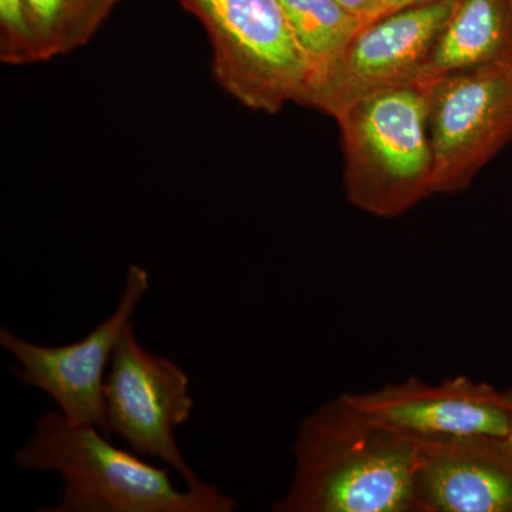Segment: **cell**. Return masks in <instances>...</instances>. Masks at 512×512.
Masks as SVG:
<instances>
[{"instance_id": "10", "label": "cell", "mask_w": 512, "mask_h": 512, "mask_svg": "<svg viewBox=\"0 0 512 512\" xmlns=\"http://www.w3.org/2000/svg\"><path fill=\"white\" fill-rule=\"evenodd\" d=\"M412 512H512L507 437L416 440Z\"/></svg>"}, {"instance_id": "4", "label": "cell", "mask_w": 512, "mask_h": 512, "mask_svg": "<svg viewBox=\"0 0 512 512\" xmlns=\"http://www.w3.org/2000/svg\"><path fill=\"white\" fill-rule=\"evenodd\" d=\"M207 30L212 73L252 110L305 104L309 73L279 0H178Z\"/></svg>"}, {"instance_id": "9", "label": "cell", "mask_w": 512, "mask_h": 512, "mask_svg": "<svg viewBox=\"0 0 512 512\" xmlns=\"http://www.w3.org/2000/svg\"><path fill=\"white\" fill-rule=\"evenodd\" d=\"M343 397L370 419L413 440L507 436L504 390L467 376L440 383L413 376Z\"/></svg>"}, {"instance_id": "8", "label": "cell", "mask_w": 512, "mask_h": 512, "mask_svg": "<svg viewBox=\"0 0 512 512\" xmlns=\"http://www.w3.org/2000/svg\"><path fill=\"white\" fill-rule=\"evenodd\" d=\"M456 0H433L367 23L346 47L309 106L335 117L376 90L417 82Z\"/></svg>"}, {"instance_id": "7", "label": "cell", "mask_w": 512, "mask_h": 512, "mask_svg": "<svg viewBox=\"0 0 512 512\" xmlns=\"http://www.w3.org/2000/svg\"><path fill=\"white\" fill-rule=\"evenodd\" d=\"M150 291V276L138 265L128 268L116 311L83 339L70 345L42 346L0 329V346L19 362L16 379L52 397L59 412L76 426H93L107 436L104 372L131 325L138 303Z\"/></svg>"}, {"instance_id": "5", "label": "cell", "mask_w": 512, "mask_h": 512, "mask_svg": "<svg viewBox=\"0 0 512 512\" xmlns=\"http://www.w3.org/2000/svg\"><path fill=\"white\" fill-rule=\"evenodd\" d=\"M433 194L466 188L512 140V64H488L429 84Z\"/></svg>"}, {"instance_id": "16", "label": "cell", "mask_w": 512, "mask_h": 512, "mask_svg": "<svg viewBox=\"0 0 512 512\" xmlns=\"http://www.w3.org/2000/svg\"><path fill=\"white\" fill-rule=\"evenodd\" d=\"M427 2H433V0H383L382 5L373 13L369 23L375 22V20L383 18V16L390 15V13L397 12V10Z\"/></svg>"}, {"instance_id": "13", "label": "cell", "mask_w": 512, "mask_h": 512, "mask_svg": "<svg viewBox=\"0 0 512 512\" xmlns=\"http://www.w3.org/2000/svg\"><path fill=\"white\" fill-rule=\"evenodd\" d=\"M123 0H25L26 20L39 62L79 49Z\"/></svg>"}, {"instance_id": "3", "label": "cell", "mask_w": 512, "mask_h": 512, "mask_svg": "<svg viewBox=\"0 0 512 512\" xmlns=\"http://www.w3.org/2000/svg\"><path fill=\"white\" fill-rule=\"evenodd\" d=\"M429 84L409 82L357 97L336 113L349 201L393 218L433 194L427 131Z\"/></svg>"}, {"instance_id": "11", "label": "cell", "mask_w": 512, "mask_h": 512, "mask_svg": "<svg viewBox=\"0 0 512 512\" xmlns=\"http://www.w3.org/2000/svg\"><path fill=\"white\" fill-rule=\"evenodd\" d=\"M488 64H512V0H456L417 82Z\"/></svg>"}, {"instance_id": "1", "label": "cell", "mask_w": 512, "mask_h": 512, "mask_svg": "<svg viewBox=\"0 0 512 512\" xmlns=\"http://www.w3.org/2000/svg\"><path fill=\"white\" fill-rule=\"evenodd\" d=\"M293 456L295 474L276 512H412L416 440L343 394L303 419Z\"/></svg>"}, {"instance_id": "2", "label": "cell", "mask_w": 512, "mask_h": 512, "mask_svg": "<svg viewBox=\"0 0 512 512\" xmlns=\"http://www.w3.org/2000/svg\"><path fill=\"white\" fill-rule=\"evenodd\" d=\"M93 426H76L59 410L36 423L16 451V466L62 478V501L42 512H232L237 500L214 484L178 490L164 468L113 446Z\"/></svg>"}, {"instance_id": "6", "label": "cell", "mask_w": 512, "mask_h": 512, "mask_svg": "<svg viewBox=\"0 0 512 512\" xmlns=\"http://www.w3.org/2000/svg\"><path fill=\"white\" fill-rule=\"evenodd\" d=\"M107 436L116 434L138 454L173 467L185 483L201 484L185 460L175 429L190 420L194 399L183 367L154 355L138 343L128 326L104 382Z\"/></svg>"}, {"instance_id": "15", "label": "cell", "mask_w": 512, "mask_h": 512, "mask_svg": "<svg viewBox=\"0 0 512 512\" xmlns=\"http://www.w3.org/2000/svg\"><path fill=\"white\" fill-rule=\"evenodd\" d=\"M339 2L353 15L359 16L367 25L373 13L382 5L383 0H339Z\"/></svg>"}, {"instance_id": "14", "label": "cell", "mask_w": 512, "mask_h": 512, "mask_svg": "<svg viewBox=\"0 0 512 512\" xmlns=\"http://www.w3.org/2000/svg\"><path fill=\"white\" fill-rule=\"evenodd\" d=\"M0 60L12 66L39 62L26 20L25 0H0Z\"/></svg>"}, {"instance_id": "12", "label": "cell", "mask_w": 512, "mask_h": 512, "mask_svg": "<svg viewBox=\"0 0 512 512\" xmlns=\"http://www.w3.org/2000/svg\"><path fill=\"white\" fill-rule=\"evenodd\" d=\"M309 73L305 106L365 26L339 0H279Z\"/></svg>"}, {"instance_id": "17", "label": "cell", "mask_w": 512, "mask_h": 512, "mask_svg": "<svg viewBox=\"0 0 512 512\" xmlns=\"http://www.w3.org/2000/svg\"><path fill=\"white\" fill-rule=\"evenodd\" d=\"M505 404H507V440L510 441L512 446V387L510 389L504 390Z\"/></svg>"}]
</instances>
